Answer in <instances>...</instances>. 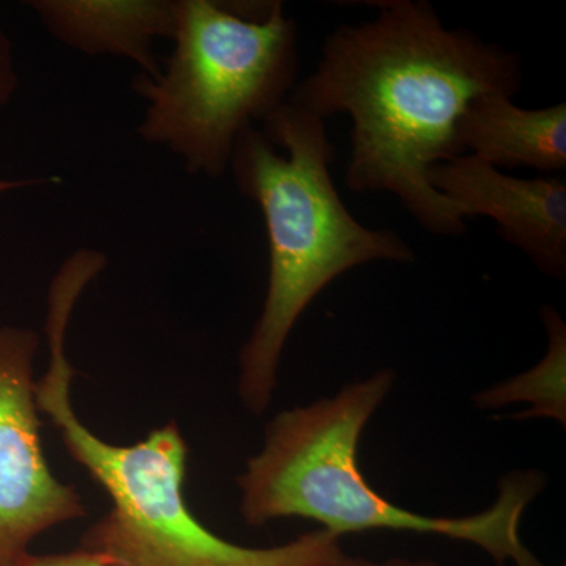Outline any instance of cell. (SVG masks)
I'll use <instances>...</instances> for the list:
<instances>
[{
	"instance_id": "cell-12",
	"label": "cell",
	"mask_w": 566,
	"mask_h": 566,
	"mask_svg": "<svg viewBox=\"0 0 566 566\" xmlns=\"http://www.w3.org/2000/svg\"><path fill=\"white\" fill-rule=\"evenodd\" d=\"M21 566H104V564L102 558L80 547L71 553L46 554V556L29 554Z\"/></svg>"
},
{
	"instance_id": "cell-10",
	"label": "cell",
	"mask_w": 566,
	"mask_h": 566,
	"mask_svg": "<svg viewBox=\"0 0 566 566\" xmlns=\"http://www.w3.org/2000/svg\"><path fill=\"white\" fill-rule=\"evenodd\" d=\"M542 318L549 340L545 357L526 374L476 395L475 401L480 408H502L517 401H527L532 408L520 419L551 417L565 423L566 327L553 307H543Z\"/></svg>"
},
{
	"instance_id": "cell-6",
	"label": "cell",
	"mask_w": 566,
	"mask_h": 566,
	"mask_svg": "<svg viewBox=\"0 0 566 566\" xmlns=\"http://www.w3.org/2000/svg\"><path fill=\"white\" fill-rule=\"evenodd\" d=\"M39 345L35 331L0 327V566H21L36 536L87 513L44 457L33 378Z\"/></svg>"
},
{
	"instance_id": "cell-7",
	"label": "cell",
	"mask_w": 566,
	"mask_h": 566,
	"mask_svg": "<svg viewBox=\"0 0 566 566\" xmlns=\"http://www.w3.org/2000/svg\"><path fill=\"white\" fill-rule=\"evenodd\" d=\"M430 182L457 205L465 221L491 219L497 237L523 252L539 273L565 281V178L513 177L464 155L433 167Z\"/></svg>"
},
{
	"instance_id": "cell-9",
	"label": "cell",
	"mask_w": 566,
	"mask_h": 566,
	"mask_svg": "<svg viewBox=\"0 0 566 566\" xmlns=\"http://www.w3.org/2000/svg\"><path fill=\"white\" fill-rule=\"evenodd\" d=\"M461 153L495 169L566 170V104L526 109L502 93H482L457 125Z\"/></svg>"
},
{
	"instance_id": "cell-14",
	"label": "cell",
	"mask_w": 566,
	"mask_h": 566,
	"mask_svg": "<svg viewBox=\"0 0 566 566\" xmlns=\"http://www.w3.org/2000/svg\"><path fill=\"white\" fill-rule=\"evenodd\" d=\"M33 182L40 181H28V180H18V181H7L0 180V193L14 191V189L24 188V186H31Z\"/></svg>"
},
{
	"instance_id": "cell-1",
	"label": "cell",
	"mask_w": 566,
	"mask_h": 566,
	"mask_svg": "<svg viewBox=\"0 0 566 566\" xmlns=\"http://www.w3.org/2000/svg\"><path fill=\"white\" fill-rule=\"evenodd\" d=\"M371 6L374 20L326 36L318 65L289 103L322 120L352 118L345 181L353 192L392 193L428 233L461 237L468 223L430 172L464 156L457 125L475 96L521 92L523 61L474 32L446 28L424 0Z\"/></svg>"
},
{
	"instance_id": "cell-8",
	"label": "cell",
	"mask_w": 566,
	"mask_h": 566,
	"mask_svg": "<svg viewBox=\"0 0 566 566\" xmlns=\"http://www.w3.org/2000/svg\"><path fill=\"white\" fill-rule=\"evenodd\" d=\"M31 9L59 43L85 55L132 61L140 77L156 80L155 43L172 40L177 0H33Z\"/></svg>"
},
{
	"instance_id": "cell-5",
	"label": "cell",
	"mask_w": 566,
	"mask_h": 566,
	"mask_svg": "<svg viewBox=\"0 0 566 566\" xmlns=\"http://www.w3.org/2000/svg\"><path fill=\"white\" fill-rule=\"evenodd\" d=\"M297 39L281 2L177 0L172 55L156 80L134 84L147 102L140 139L174 153L189 174L222 177L241 133L289 102Z\"/></svg>"
},
{
	"instance_id": "cell-4",
	"label": "cell",
	"mask_w": 566,
	"mask_h": 566,
	"mask_svg": "<svg viewBox=\"0 0 566 566\" xmlns=\"http://www.w3.org/2000/svg\"><path fill=\"white\" fill-rule=\"evenodd\" d=\"M394 381V371L381 370L335 397L275 416L263 449L238 476L245 523L305 517L337 536L378 528L436 534L479 546L499 564L545 566L520 535L524 512L545 483L535 472L506 475L490 509L461 517L408 512L365 482L357 460L360 436Z\"/></svg>"
},
{
	"instance_id": "cell-2",
	"label": "cell",
	"mask_w": 566,
	"mask_h": 566,
	"mask_svg": "<svg viewBox=\"0 0 566 566\" xmlns=\"http://www.w3.org/2000/svg\"><path fill=\"white\" fill-rule=\"evenodd\" d=\"M326 123L286 102L234 144L229 170L263 214L270 275L262 315L240 356V395L253 415L273 400L283 348L305 308L338 275L374 262L412 263L411 244L357 221L331 177Z\"/></svg>"
},
{
	"instance_id": "cell-3",
	"label": "cell",
	"mask_w": 566,
	"mask_h": 566,
	"mask_svg": "<svg viewBox=\"0 0 566 566\" xmlns=\"http://www.w3.org/2000/svg\"><path fill=\"white\" fill-rule=\"evenodd\" d=\"M96 275L95 264L77 255L55 274L48 297L50 367L35 387L40 412L111 497V512L85 532L81 549L104 566H338L346 556L340 536L324 528L277 547L238 546L212 534L186 504L188 446L177 423L156 428L136 444L115 446L81 422L71 403L74 368L66 356V331Z\"/></svg>"
},
{
	"instance_id": "cell-13",
	"label": "cell",
	"mask_w": 566,
	"mask_h": 566,
	"mask_svg": "<svg viewBox=\"0 0 566 566\" xmlns=\"http://www.w3.org/2000/svg\"><path fill=\"white\" fill-rule=\"evenodd\" d=\"M338 566H441L433 564V562L424 560H403V558H392V560L375 562L367 560V558L349 557L345 556L342 558Z\"/></svg>"
},
{
	"instance_id": "cell-11",
	"label": "cell",
	"mask_w": 566,
	"mask_h": 566,
	"mask_svg": "<svg viewBox=\"0 0 566 566\" xmlns=\"http://www.w3.org/2000/svg\"><path fill=\"white\" fill-rule=\"evenodd\" d=\"M17 63H14L13 44L9 36L0 31V109L11 102L18 91Z\"/></svg>"
}]
</instances>
